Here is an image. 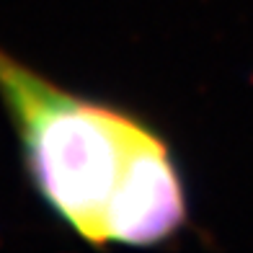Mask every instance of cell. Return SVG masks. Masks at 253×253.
Here are the masks:
<instances>
[{
  "label": "cell",
  "mask_w": 253,
  "mask_h": 253,
  "mask_svg": "<svg viewBox=\"0 0 253 253\" xmlns=\"http://www.w3.org/2000/svg\"><path fill=\"white\" fill-rule=\"evenodd\" d=\"M0 103L34 191L90 248H153L189 227L173 147L140 114L73 93L3 47Z\"/></svg>",
  "instance_id": "cell-1"
}]
</instances>
